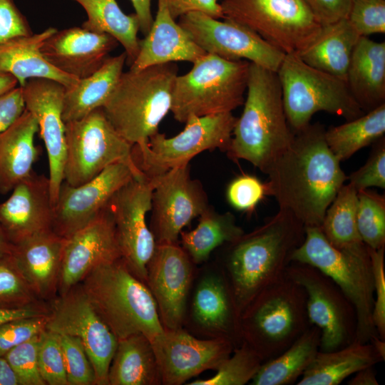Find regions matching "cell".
Wrapping results in <instances>:
<instances>
[{
    "instance_id": "obj_48",
    "label": "cell",
    "mask_w": 385,
    "mask_h": 385,
    "mask_svg": "<svg viewBox=\"0 0 385 385\" xmlns=\"http://www.w3.org/2000/svg\"><path fill=\"white\" fill-rule=\"evenodd\" d=\"M366 162L348 177L349 183L360 191L371 187L385 188V140H377Z\"/></svg>"
},
{
    "instance_id": "obj_2",
    "label": "cell",
    "mask_w": 385,
    "mask_h": 385,
    "mask_svg": "<svg viewBox=\"0 0 385 385\" xmlns=\"http://www.w3.org/2000/svg\"><path fill=\"white\" fill-rule=\"evenodd\" d=\"M304 236V225L279 209L262 225L228 243L222 269L240 315L256 296L285 276Z\"/></svg>"
},
{
    "instance_id": "obj_8",
    "label": "cell",
    "mask_w": 385,
    "mask_h": 385,
    "mask_svg": "<svg viewBox=\"0 0 385 385\" xmlns=\"http://www.w3.org/2000/svg\"><path fill=\"white\" fill-rule=\"evenodd\" d=\"M192 64L174 83L170 112L177 121L232 112L243 105L250 62L206 53Z\"/></svg>"
},
{
    "instance_id": "obj_4",
    "label": "cell",
    "mask_w": 385,
    "mask_h": 385,
    "mask_svg": "<svg viewBox=\"0 0 385 385\" xmlns=\"http://www.w3.org/2000/svg\"><path fill=\"white\" fill-rule=\"evenodd\" d=\"M178 75L175 63L123 72L102 109L114 129L129 143L148 142L158 132L161 121L170 111Z\"/></svg>"
},
{
    "instance_id": "obj_33",
    "label": "cell",
    "mask_w": 385,
    "mask_h": 385,
    "mask_svg": "<svg viewBox=\"0 0 385 385\" xmlns=\"http://www.w3.org/2000/svg\"><path fill=\"white\" fill-rule=\"evenodd\" d=\"M161 376L150 340L141 333L118 339L108 385H160Z\"/></svg>"
},
{
    "instance_id": "obj_24",
    "label": "cell",
    "mask_w": 385,
    "mask_h": 385,
    "mask_svg": "<svg viewBox=\"0 0 385 385\" xmlns=\"http://www.w3.org/2000/svg\"><path fill=\"white\" fill-rule=\"evenodd\" d=\"M0 202V225L10 244L53 230V206L48 178L33 173Z\"/></svg>"
},
{
    "instance_id": "obj_57",
    "label": "cell",
    "mask_w": 385,
    "mask_h": 385,
    "mask_svg": "<svg viewBox=\"0 0 385 385\" xmlns=\"http://www.w3.org/2000/svg\"><path fill=\"white\" fill-rule=\"evenodd\" d=\"M347 382L349 385H378L374 366L365 367L354 374Z\"/></svg>"
},
{
    "instance_id": "obj_58",
    "label": "cell",
    "mask_w": 385,
    "mask_h": 385,
    "mask_svg": "<svg viewBox=\"0 0 385 385\" xmlns=\"http://www.w3.org/2000/svg\"><path fill=\"white\" fill-rule=\"evenodd\" d=\"M0 385H19L15 374L4 357H0Z\"/></svg>"
},
{
    "instance_id": "obj_23",
    "label": "cell",
    "mask_w": 385,
    "mask_h": 385,
    "mask_svg": "<svg viewBox=\"0 0 385 385\" xmlns=\"http://www.w3.org/2000/svg\"><path fill=\"white\" fill-rule=\"evenodd\" d=\"M192 324L209 338H223L237 346L242 342L240 315L232 292L222 268L203 273L192 296Z\"/></svg>"
},
{
    "instance_id": "obj_51",
    "label": "cell",
    "mask_w": 385,
    "mask_h": 385,
    "mask_svg": "<svg viewBox=\"0 0 385 385\" xmlns=\"http://www.w3.org/2000/svg\"><path fill=\"white\" fill-rule=\"evenodd\" d=\"M26 17L14 0H0V43L12 38L32 34Z\"/></svg>"
},
{
    "instance_id": "obj_55",
    "label": "cell",
    "mask_w": 385,
    "mask_h": 385,
    "mask_svg": "<svg viewBox=\"0 0 385 385\" xmlns=\"http://www.w3.org/2000/svg\"><path fill=\"white\" fill-rule=\"evenodd\" d=\"M48 313V308L40 302L19 309L0 308V324L12 319L46 315Z\"/></svg>"
},
{
    "instance_id": "obj_40",
    "label": "cell",
    "mask_w": 385,
    "mask_h": 385,
    "mask_svg": "<svg viewBox=\"0 0 385 385\" xmlns=\"http://www.w3.org/2000/svg\"><path fill=\"white\" fill-rule=\"evenodd\" d=\"M262 358L245 342L236 346L210 378L196 379L188 385H244L252 381L261 365Z\"/></svg>"
},
{
    "instance_id": "obj_49",
    "label": "cell",
    "mask_w": 385,
    "mask_h": 385,
    "mask_svg": "<svg viewBox=\"0 0 385 385\" xmlns=\"http://www.w3.org/2000/svg\"><path fill=\"white\" fill-rule=\"evenodd\" d=\"M265 195V184L250 175H242L234 179L226 191L230 205L242 212H252Z\"/></svg>"
},
{
    "instance_id": "obj_46",
    "label": "cell",
    "mask_w": 385,
    "mask_h": 385,
    "mask_svg": "<svg viewBox=\"0 0 385 385\" xmlns=\"http://www.w3.org/2000/svg\"><path fill=\"white\" fill-rule=\"evenodd\" d=\"M347 19L360 36L385 33V0H351Z\"/></svg>"
},
{
    "instance_id": "obj_14",
    "label": "cell",
    "mask_w": 385,
    "mask_h": 385,
    "mask_svg": "<svg viewBox=\"0 0 385 385\" xmlns=\"http://www.w3.org/2000/svg\"><path fill=\"white\" fill-rule=\"evenodd\" d=\"M46 329L81 341L96 374V385H108L118 339L78 284L51 299Z\"/></svg>"
},
{
    "instance_id": "obj_41",
    "label": "cell",
    "mask_w": 385,
    "mask_h": 385,
    "mask_svg": "<svg viewBox=\"0 0 385 385\" xmlns=\"http://www.w3.org/2000/svg\"><path fill=\"white\" fill-rule=\"evenodd\" d=\"M356 225L362 242L371 249L385 247V197L369 189L357 192Z\"/></svg>"
},
{
    "instance_id": "obj_38",
    "label": "cell",
    "mask_w": 385,
    "mask_h": 385,
    "mask_svg": "<svg viewBox=\"0 0 385 385\" xmlns=\"http://www.w3.org/2000/svg\"><path fill=\"white\" fill-rule=\"evenodd\" d=\"M385 133V103L325 130L324 138L332 153L340 161L349 159L360 149L384 137Z\"/></svg>"
},
{
    "instance_id": "obj_29",
    "label": "cell",
    "mask_w": 385,
    "mask_h": 385,
    "mask_svg": "<svg viewBox=\"0 0 385 385\" xmlns=\"http://www.w3.org/2000/svg\"><path fill=\"white\" fill-rule=\"evenodd\" d=\"M56 30L49 27L38 34L17 36L1 43L0 72L14 76L20 86L29 79L36 78L51 79L66 88L73 86L78 79L56 69L41 51L44 41Z\"/></svg>"
},
{
    "instance_id": "obj_7",
    "label": "cell",
    "mask_w": 385,
    "mask_h": 385,
    "mask_svg": "<svg viewBox=\"0 0 385 385\" xmlns=\"http://www.w3.org/2000/svg\"><path fill=\"white\" fill-rule=\"evenodd\" d=\"M310 325L304 289L286 274L256 296L240 314L242 342L264 361L282 353Z\"/></svg>"
},
{
    "instance_id": "obj_13",
    "label": "cell",
    "mask_w": 385,
    "mask_h": 385,
    "mask_svg": "<svg viewBox=\"0 0 385 385\" xmlns=\"http://www.w3.org/2000/svg\"><path fill=\"white\" fill-rule=\"evenodd\" d=\"M286 275L304 289L309 322L321 332L319 351L336 350L355 340V309L329 276L313 266L297 262H290Z\"/></svg>"
},
{
    "instance_id": "obj_12",
    "label": "cell",
    "mask_w": 385,
    "mask_h": 385,
    "mask_svg": "<svg viewBox=\"0 0 385 385\" xmlns=\"http://www.w3.org/2000/svg\"><path fill=\"white\" fill-rule=\"evenodd\" d=\"M224 19L239 23L287 53H299L322 24L302 0H221Z\"/></svg>"
},
{
    "instance_id": "obj_37",
    "label": "cell",
    "mask_w": 385,
    "mask_h": 385,
    "mask_svg": "<svg viewBox=\"0 0 385 385\" xmlns=\"http://www.w3.org/2000/svg\"><path fill=\"white\" fill-rule=\"evenodd\" d=\"M245 233L230 212L220 213L210 206L200 215L197 227L180 232L182 247L194 264L207 261L217 247L237 240Z\"/></svg>"
},
{
    "instance_id": "obj_16",
    "label": "cell",
    "mask_w": 385,
    "mask_h": 385,
    "mask_svg": "<svg viewBox=\"0 0 385 385\" xmlns=\"http://www.w3.org/2000/svg\"><path fill=\"white\" fill-rule=\"evenodd\" d=\"M178 23L205 53L227 60H245L277 72L285 56L252 30L230 19L191 12Z\"/></svg>"
},
{
    "instance_id": "obj_27",
    "label": "cell",
    "mask_w": 385,
    "mask_h": 385,
    "mask_svg": "<svg viewBox=\"0 0 385 385\" xmlns=\"http://www.w3.org/2000/svg\"><path fill=\"white\" fill-rule=\"evenodd\" d=\"M206 53L172 17L165 0H158L150 29L140 40L138 56L130 68L138 70L177 61L192 63Z\"/></svg>"
},
{
    "instance_id": "obj_17",
    "label": "cell",
    "mask_w": 385,
    "mask_h": 385,
    "mask_svg": "<svg viewBox=\"0 0 385 385\" xmlns=\"http://www.w3.org/2000/svg\"><path fill=\"white\" fill-rule=\"evenodd\" d=\"M149 178L153 185L150 229L156 244L178 243L183 229L210 207L207 195L190 177L189 164Z\"/></svg>"
},
{
    "instance_id": "obj_6",
    "label": "cell",
    "mask_w": 385,
    "mask_h": 385,
    "mask_svg": "<svg viewBox=\"0 0 385 385\" xmlns=\"http://www.w3.org/2000/svg\"><path fill=\"white\" fill-rule=\"evenodd\" d=\"M291 262L317 268L340 288L356 311V341L368 343L378 335L372 320L374 278L365 244L337 248L327 240L321 227H305L304 239L292 253Z\"/></svg>"
},
{
    "instance_id": "obj_45",
    "label": "cell",
    "mask_w": 385,
    "mask_h": 385,
    "mask_svg": "<svg viewBox=\"0 0 385 385\" xmlns=\"http://www.w3.org/2000/svg\"><path fill=\"white\" fill-rule=\"evenodd\" d=\"M40 334L13 348L4 356L15 374L19 385H46L38 365Z\"/></svg>"
},
{
    "instance_id": "obj_32",
    "label": "cell",
    "mask_w": 385,
    "mask_h": 385,
    "mask_svg": "<svg viewBox=\"0 0 385 385\" xmlns=\"http://www.w3.org/2000/svg\"><path fill=\"white\" fill-rule=\"evenodd\" d=\"M126 59L125 52L109 56L96 72L65 88L62 111L65 123L103 106L123 72Z\"/></svg>"
},
{
    "instance_id": "obj_54",
    "label": "cell",
    "mask_w": 385,
    "mask_h": 385,
    "mask_svg": "<svg viewBox=\"0 0 385 385\" xmlns=\"http://www.w3.org/2000/svg\"><path fill=\"white\" fill-rule=\"evenodd\" d=\"M25 110L21 86H16L0 96V135L10 128Z\"/></svg>"
},
{
    "instance_id": "obj_59",
    "label": "cell",
    "mask_w": 385,
    "mask_h": 385,
    "mask_svg": "<svg viewBox=\"0 0 385 385\" xmlns=\"http://www.w3.org/2000/svg\"><path fill=\"white\" fill-rule=\"evenodd\" d=\"M18 84V81L14 76L0 72V96L16 88Z\"/></svg>"
},
{
    "instance_id": "obj_26",
    "label": "cell",
    "mask_w": 385,
    "mask_h": 385,
    "mask_svg": "<svg viewBox=\"0 0 385 385\" xmlns=\"http://www.w3.org/2000/svg\"><path fill=\"white\" fill-rule=\"evenodd\" d=\"M64 242L49 230L11 244L9 257L38 299H52L58 292Z\"/></svg>"
},
{
    "instance_id": "obj_47",
    "label": "cell",
    "mask_w": 385,
    "mask_h": 385,
    "mask_svg": "<svg viewBox=\"0 0 385 385\" xmlns=\"http://www.w3.org/2000/svg\"><path fill=\"white\" fill-rule=\"evenodd\" d=\"M47 319L48 314L12 319L0 324V357L43 332Z\"/></svg>"
},
{
    "instance_id": "obj_9",
    "label": "cell",
    "mask_w": 385,
    "mask_h": 385,
    "mask_svg": "<svg viewBox=\"0 0 385 385\" xmlns=\"http://www.w3.org/2000/svg\"><path fill=\"white\" fill-rule=\"evenodd\" d=\"M276 73L287 120L294 133L307 127L319 111L346 121L365 113L346 81L309 66L297 53L285 54Z\"/></svg>"
},
{
    "instance_id": "obj_3",
    "label": "cell",
    "mask_w": 385,
    "mask_h": 385,
    "mask_svg": "<svg viewBox=\"0 0 385 385\" xmlns=\"http://www.w3.org/2000/svg\"><path fill=\"white\" fill-rule=\"evenodd\" d=\"M243 105L226 152L232 159L247 160L265 173L294 137L277 73L250 63Z\"/></svg>"
},
{
    "instance_id": "obj_5",
    "label": "cell",
    "mask_w": 385,
    "mask_h": 385,
    "mask_svg": "<svg viewBox=\"0 0 385 385\" xmlns=\"http://www.w3.org/2000/svg\"><path fill=\"white\" fill-rule=\"evenodd\" d=\"M80 284L118 339L141 333L151 342L163 332L150 289L122 257L96 267Z\"/></svg>"
},
{
    "instance_id": "obj_22",
    "label": "cell",
    "mask_w": 385,
    "mask_h": 385,
    "mask_svg": "<svg viewBox=\"0 0 385 385\" xmlns=\"http://www.w3.org/2000/svg\"><path fill=\"white\" fill-rule=\"evenodd\" d=\"M21 87L26 109L36 118L46 150L50 195L54 206L63 182L66 124L62 111L66 87L56 81L41 78L29 79Z\"/></svg>"
},
{
    "instance_id": "obj_53",
    "label": "cell",
    "mask_w": 385,
    "mask_h": 385,
    "mask_svg": "<svg viewBox=\"0 0 385 385\" xmlns=\"http://www.w3.org/2000/svg\"><path fill=\"white\" fill-rule=\"evenodd\" d=\"M168 9L175 19L191 12H201L213 18L223 19L220 0H165Z\"/></svg>"
},
{
    "instance_id": "obj_30",
    "label": "cell",
    "mask_w": 385,
    "mask_h": 385,
    "mask_svg": "<svg viewBox=\"0 0 385 385\" xmlns=\"http://www.w3.org/2000/svg\"><path fill=\"white\" fill-rule=\"evenodd\" d=\"M38 125L26 109L0 135V194L6 195L31 175L39 151L34 144Z\"/></svg>"
},
{
    "instance_id": "obj_42",
    "label": "cell",
    "mask_w": 385,
    "mask_h": 385,
    "mask_svg": "<svg viewBox=\"0 0 385 385\" xmlns=\"http://www.w3.org/2000/svg\"><path fill=\"white\" fill-rule=\"evenodd\" d=\"M39 302L13 264L9 255L0 260V308H23Z\"/></svg>"
},
{
    "instance_id": "obj_28",
    "label": "cell",
    "mask_w": 385,
    "mask_h": 385,
    "mask_svg": "<svg viewBox=\"0 0 385 385\" xmlns=\"http://www.w3.org/2000/svg\"><path fill=\"white\" fill-rule=\"evenodd\" d=\"M346 83L364 112L385 103V43L361 36L354 49Z\"/></svg>"
},
{
    "instance_id": "obj_18",
    "label": "cell",
    "mask_w": 385,
    "mask_h": 385,
    "mask_svg": "<svg viewBox=\"0 0 385 385\" xmlns=\"http://www.w3.org/2000/svg\"><path fill=\"white\" fill-rule=\"evenodd\" d=\"M151 343L164 385H181L205 371L216 370L235 348L227 339H199L183 328L164 329Z\"/></svg>"
},
{
    "instance_id": "obj_1",
    "label": "cell",
    "mask_w": 385,
    "mask_h": 385,
    "mask_svg": "<svg viewBox=\"0 0 385 385\" xmlns=\"http://www.w3.org/2000/svg\"><path fill=\"white\" fill-rule=\"evenodd\" d=\"M319 123L294 133L289 146L265 172L266 195L304 227H321L326 211L348 179L328 147Z\"/></svg>"
},
{
    "instance_id": "obj_60",
    "label": "cell",
    "mask_w": 385,
    "mask_h": 385,
    "mask_svg": "<svg viewBox=\"0 0 385 385\" xmlns=\"http://www.w3.org/2000/svg\"><path fill=\"white\" fill-rule=\"evenodd\" d=\"M369 343L372 345L374 351L382 361L385 359V341L378 335L371 337Z\"/></svg>"
},
{
    "instance_id": "obj_35",
    "label": "cell",
    "mask_w": 385,
    "mask_h": 385,
    "mask_svg": "<svg viewBox=\"0 0 385 385\" xmlns=\"http://www.w3.org/2000/svg\"><path fill=\"white\" fill-rule=\"evenodd\" d=\"M321 332L310 325L278 356L265 361L251 381L252 385H289L302 377L320 348Z\"/></svg>"
},
{
    "instance_id": "obj_25",
    "label": "cell",
    "mask_w": 385,
    "mask_h": 385,
    "mask_svg": "<svg viewBox=\"0 0 385 385\" xmlns=\"http://www.w3.org/2000/svg\"><path fill=\"white\" fill-rule=\"evenodd\" d=\"M119 43L112 36L74 26L56 30L41 51L53 67L81 79L99 69Z\"/></svg>"
},
{
    "instance_id": "obj_11",
    "label": "cell",
    "mask_w": 385,
    "mask_h": 385,
    "mask_svg": "<svg viewBox=\"0 0 385 385\" xmlns=\"http://www.w3.org/2000/svg\"><path fill=\"white\" fill-rule=\"evenodd\" d=\"M237 118L232 112L190 117L173 137L158 132L148 142L134 145V160L144 174L152 177L188 165L203 151H226Z\"/></svg>"
},
{
    "instance_id": "obj_36",
    "label": "cell",
    "mask_w": 385,
    "mask_h": 385,
    "mask_svg": "<svg viewBox=\"0 0 385 385\" xmlns=\"http://www.w3.org/2000/svg\"><path fill=\"white\" fill-rule=\"evenodd\" d=\"M73 1L80 4L87 15L81 27L114 38L123 47L126 62L130 66L137 57L140 47L139 22L135 14H125L116 0Z\"/></svg>"
},
{
    "instance_id": "obj_21",
    "label": "cell",
    "mask_w": 385,
    "mask_h": 385,
    "mask_svg": "<svg viewBox=\"0 0 385 385\" xmlns=\"http://www.w3.org/2000/svg\"><path fill=\"white\" fill-rule=\"evenodd\" d=\"M122 257L113 217L107 208L88 224L65 238L58 292L80 284L99 265Z\"/></svg>"
},
{
    "instance_id": "obj_39",
    "label": "cell",
    "mask_w": 385,
    "mask_h": 385,
    "mask_svg": "<svg viewBox=\"0 0 385 385\" xmlns=\"http://www.w3.org/2000/svg\"><path fill=\"white\" fill-rule=\"evenodd\" d=\"M357 191L344 184L327 208L321 229L329 242L346 249L364 244L356 225Z\"/></svg>"
},
{
    "instance_id": "obj_20",
    "label": "cell",
    "mask_w": 385,
    "mask_h": 385,
    "mask_svg": "<svg viewBox=\"0 0 385 385\" xmlns=\"http://www.w3.org/2000/svg\"><path fill=\"white\" fill-rule=\"evenodd\" d=\"M143 176L137 175L125 163H117L78 186L63 181L53 206V231L69 237L96 218L120 188Z\"/></svg>"
},
{
    "instance_id": "obj_44",
    "label": "cell",
    "mask_w": 385,
    "mask_h": 385,
    "mask_svg": "<svg viewBox=\"0 0 385 385\" xmlns=\"http://www.w3.org/2000/svg\"><path fill=\"white\" fill-rule=\"evenodd\" d=\"M38 365L46 384L68 385L58 336L46 329L40 334Z\"/></svg>"
},
{
    "instance_id": "obj_19",
    "label": "cell",
    "mask_w": 385,
    "mask_h": 385,
    "mask_svg": "<svg viewBox=\"0 0 385 385\" xmlns=\"http://www.w3.org/2000/svg\"><path fill=\"white\" fill-rule=\"evenodd\" d=\"M193 262L178 243L157 244L147 265L145 284L164 329L183 328L194 272Z\"/></svg>"
},
{
    "instance_id": "obj_34",
    "label": "cell",
    "mask_w": 385,
    "mask_h": 385,
    "mask_svg": "<svg viewBox=\"0 0 385 385\" xmlns=\"http://www.w3.org/2000/svg\"><path fill=\"white\" fill-rule=\"evenodd\" d=\"M382 361L372 345L356 340L330 351H319L297 385H338L365 367Z\"/></svg>"
},
{
    "instance_id": "obj_43",
    "label": "cell",
    "mask_w": 385,
    "mask_h": 385,
    "mask_svg": "<svg viewBox=\"0 0 385 385\" xmlns=\"http://www.w3.org/2000/svg\"><path fill=\"white\" fill-rule=\"evenodd\" d=\"M68 385H96V374L79 338L58 334Z\"/></svg>"
},
{
    "instance_id": "obj_52",
    "label": "cell",
    "mask_w": 385,
    "mask_h": 385,
    "mask_svg": "<svg viewBox=\"0 0 385 385\" xmlns=\"http://www.w3.org/2000/svg\"><path fill=\"white\" fill-rule=\"evenodd\" d=\"M317 20L327 24L347 18L351 0H302Z\"/></svg>"
},
{
    "instance_id": "obj_56",
    "label": "cell",
    "mask_w": 385,
    "mask_h": 385,
    "mask_svg": "<svg viewBox=\"0 0 385 385\" xmlns=\"http://www.w3.org/2000/svg\"><path fill=\"white\" fill-rule=\"evenodd\" d=\"M139 22L140 31L145 36L150 31L153 18L151 12V0H130Z\"/></svg>"
},
{
    "instance_id": "obj_31",
    "label": "cell",
    "mask_w": 385,
    "mask_h": 385,
    "mask_svg": "<svg viewBox=\"0 0 385 385\" xmlns=\"http://www.w3.org/2000/svg\"><path fill=\"white\" fill-rule=\"evenodd\" d=\"M361 36L347 18L322 25L298 56L309 66L346 81L354 49Z\"/></svg>"
},
{
    "instance_id": "obj_10",
    "label": "cell",
    "mask_w": 385,
    "mask_h": 385,
    "mask_svg": "<svg viewBox=\"0 0 385 385\" xmlns=\"http://www.w3.org/2000/svg\"><path fill=\"white\" fill-rule=\"evenodd\" d=\"M63 181L78 186L117 163L128 165L138 176L144 174L133 156V145L114 129L102 107L83 118L66 123Z\"/></svg>"
},
{
    "instance_id": "obj_50",
    "label": "cell",
    "mask_w": 385,
    "mask_h": 385,
    "mask_svg": "<svg viewBox=\"0 0 385 385\" xmlns=\"http://www.w3.org/2000/svg\"><path fill=\"white\" fill-rule=\"evenodd\" d=\"M368 248L374 288L372 320L378 336L385 340V247L376 250Z\"/></svg>"
},
{
    "instance_id": "obj_15",
    "label": "cell",
    "mask_w": 385,
    "mask_h": 385,
    "mask_svg": "<svg viewBox=\"0 0 385 385\" xmlns=\"http://www.w3.org/2000/svg\"><path fill=\"white\" fill-rule=\"evenodd\" d=\"M153 190L149 177L134 178L120 188L107 205L122 258L145 283L147 265L157 245L146 222V215L151 210Z\"/></svg>"
},
{
    "instance_id": "obj_61",
    "label": "cell",
    "mask_w": 385,
    "mask_h": 385,
    "mask_svg": "<svg viewBox=\"0 0 385 385\" xmlns=\"http://www.w3.org/2000/svg\"><path fill=\"white\" fill-rule=\"evenodd\" d=\"M11 244L0 225V260L10 254Z\"/></svg>"
}]
</instances>
